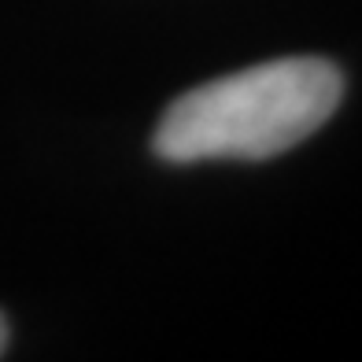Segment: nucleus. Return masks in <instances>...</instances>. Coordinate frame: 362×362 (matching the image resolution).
<instances>
[{
  "mask_svg": "<svg viewBox=\"0 0 362 362\" xmlns=\"http://www.w3.org/2000/svg\"><path fill=\"white\" fill-rule=\"evenodd\" d=\"M344 74L322 56H285L189 89L167 107L152 148L167 163L274 159L322 129Z\"/></svg>",
  "mask_w": 362,
  "mask_h": 362,
  "instance_id": "nucleus-1",
  "label": "nucleus"
},
{
  "mask_svg": "<svg viewBox=\"0 0 362 362\" xmlns=\"http://www.w3.org/2000/svg\"><path fill=\"white\" fill-rule=\"evenodd\" d=\"M4 348H8V318L0 315V355H4Z\"/></svg>",
  "mask_w": 362,
  "mask_h": 362,
  "instance_id": "nucleus-2",
  "label": "nucleus"
}]
</instances>
